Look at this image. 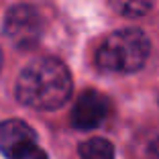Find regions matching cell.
I'll return each mask as SVG.
<instances>
[{"label": "cell", "instance_id": "cell-6", "mask_svg": "<svg viewBox=\"0 0 159 159\" xmlns=\"http://www.w3.org/2000/svg\"><path fill=\"white\" fill-rule=\"evenodd\" d=\"M80 159H114V145L102 137L84 141L78 147Z\"/></svg>", "mask_w": 159, "mask_h": 159}, {"label": "cell", "instance_id": "cell-3", "mask_svg": "<svg viewBox=\"0 0 159 159\" xmlns=\"http://www.w3.org/2000/svg\"><path fill=\"white\" fill-rule=\"evenodd\" d=\"M43 16L31 4H14L4 16V33L20 49H31L43 35Z\"/></svg>", "mask_w": 159, "mask_h": 159}, {"label": "cell", "instance_id": "cell-8", "mask_svg": "<svg viewBox=\"0 0 159 159\" xmlns=\"http://www.w3.org/2000/svg\"><path fill=\"white\" fill-rule=\"evenodd\" d=\"M12 159H49V157H47V153L37 145V143H29V145L23 147Z\"/></svg>", "mask_w": 159, "mask_h": 159}, {"label": "cell", "instance_id": "cell-2", "mask_svg": "<svg viewBox=\"0 0 159 159\" xmlns=\"http://www.w3.org/2000/svg\"><path fill=\"white\" fill-rule=\"evenodd\" d=\"M151 43L141 29H120L108 35L96 49V66L112 74H135L145 66Z\"/></svg>", "mask_w": 159, "mask_h": 159}, {"label": "cell", "instance_id": "cell-1", "mask_svg": "<svg viewBox=\"0 0 159 159\" xmlns=\"http://www.w3.org/2000/svg\"><path fill=\"white\" fill-rule=\"evenodd\" d=\"M74 82L70 70L55 57H37L19 74L16 98L20 104L41 112L57 110L70 100Z\"/></svg>", "mask_w": 159, "mask_h": 159}, {"label": "cell", "instance_id": "cell-5", "mask_svg": "<svg viewBox=\"0 0 159 159\" xmlns=\"http://www.w3.org/2000/svg\"><path fill=\"white\" fill-rule=\"evenodd\" d=\"M35 141H37L35 131L20 118H8L0 122V151L8 159H12L23 147Z\"/></svg>", "mask_w": 159, "mask_h": 159}, {"label": "cell", "instance_id": "cell-4", "mask_svg": "<svg viewBox=\"0 0 159 159\" xmlns=\"http://www.w3.org/2000/svg\"><path fill=\"white\" fill-rule=\"evenodd\" d=\"M108 108H110L108 98L104 94L96 92V90H86L80 94V98L75 100L74 108H71V126L80 131H92L104 122V118L108 116Z\"/></svg>", "mask_w": 159, "mask_h": 159}, {"label": "cell", "instance_id": "cell-7", "mask_svg": "<svg viewBox=\"0 0 159 159\" xmlns=\"http://www.w3.org/2000/svg\"><path fill=\"white\" fill-rule=\"evenodd\" d=\"M108 4L112 6L120 16L126 19H137L143 16L153 8L155 0H108Z\"/></svg>", "mask_w": 159, "mask_h": 159}, {"label": "cell", "instance_id": "cell-10", "mask_svg": "<svg viewBox=\"0 0 159 159\" xmlns=\"http://www.w3.org/2000/svg\"><path fill=\"white\" fill-rule=\"evenodd\" d=\"M0 67H2V53H0Z\"/></svg>", "mask_w": 159, "mask_h": 159}, {"label": "cell", "instance_id": "cell-11", "mask_svg": "<svg viewBox=\"0 0 159 159\" xmlns=\"http://www.w3.org/2000/svg\"><path fill=\"white\" fill-rule=\"evenodd\" d=\"M157 102H159V96H157Z\"/></svg>", "mask_w": 159, "mask_h": 159}, {"label": "cell", "instance_id": "cell-9", "mask_svg": "<svg viewBox=\"0 0 159 159\" xmlns=\"http://www.w3.org/2000/svg\"><path fill=\"white\" fill-rule=\"evenodd\" d=\"M147 159H159V137L149 145V149H147Z\"/></svg>", "mask_w": 159, "mask_h": 159}]
</instances>
